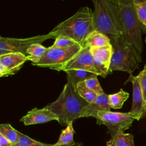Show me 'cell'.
Here are the masks:
<instances>
[{"label": "cell", "mask_w": 146, "mask_h": 146, "mask_svg": "<svg viewBox=\"0 0 146 146\" xmlns=\"http://www.w3.org/2000/svg\"><path fill=\"white\" fill-rule=\"evenodd\" d=\"M88 104L79 95L76 90L67 83L58 98L45 107L56 115L59 118L58 123L62 126H65L70 121L82 117L83 109Z\"/></svg>", "instance_id": "6da1fadb"}, {"label": "cell", "mask_w": 146, "mask_h": 146, "mask_svg": "<svg viewBox=\"0 0 146 146\" xmlns=\"http://www.w3.org/2000/svg\"><path fill=\"white\" fill-rule=\"evenodd\" d=\"M94 30V11L88 6H84L49 33L55 38L60 35L68 36L83 47L86 38Z\"/></svg>", "instance_id": "7a4b0ae2"}, {"label": "cell", "mask_w": 146, "mask_h": 146, "mask_svg": "<svg viewBox=\"0 0 146 146\" xmlns=\"http://www.w3.org/2000/svg\"><path fill=\"white\" fill-rule=\"evenodd\" d=\"M94 30L107 36L110 40L123 35L116 0H93Z\"/></svg>", "instance_id": "3957f363"}, {"label": "cell", "mask_w": 146, "mask_h": 146, "mask_svg": "<svg viewBox=\"0 0 146 146\" xmlns=\"http://www.w3.org/2000/svg\"><path fill=\"white\" fill-rule=\"evenodd\" d=\"M123 31V37L141 54L143 50L142 35L145 26L139 20L133 0H116Z\"/></svg>", "instance_id": "277c9868"}, {"label": "cell", "mask_w": 146, "mask_h": 146, "mask_svg": "<svg viewBox=\"0 0 146 146\" xmlns=\"http://www.w3.org/2000/svg\"><path fill=\"white\" fill-rule=\"evenodd\" d=\"M111 43L113 54L108 74H112L114 71H121L132 75L140 67L142 62L141 54L123 36L111 40Z\"/></svg>", "instance_id": "5b68a950"}, {"label": "cell", "mask_w": 146, "mask_h": 146, "mask_svg": "<svg viewBox=\"0 0 146 146\" xmlns=\"http://www.w3.org/2000/svg\"><path fill=\"white\" fill-rule=\"evenodd\" d=\"M83 47L79 44L67 48L48 47L47 52L33 65L48 68L55 71H63L67 64L82 50Z\"/></svg>", "instance_id": "8992f818"}, {"label": "cell", "mask_w": 146, "mask_h": 146, "mask_svg": "<svg viewBox=\"0 0 146 146\" xmlns=\"http://www.w3.org/2000/svg\"><path fill=\"white\" fill-rule=\"evenodd\" d=\"M98 125H105L111 137L129 129L135 119L129 112L99 111L96 117Z\"/></svg>", "instance_id": "52a82bcc"}, {"label": "cell", "mask_w": 146, "mask_h": 146, "mask_svg": "<svg viewBox=\"0 0 146 146\" xmlns=\"http://www.w3.org/2000/svg\"><path fill=\"white\" fill-rule=\"evenodd\" d=\"M55 38L50 33L26 38H15L1 36L0 55L10 52H18L27 56V50L31 44L34 43L41 44L47 39Z\"/></svg>", "instance_id": "ba28073f"}, {"label": "cell", "mask_w": 146, "mask_h": 146, "mask_svg": "<svg viewBox=\"0 0 146 146\" xmlns=\"http://www.w3.org/2000/svg\"><path fill=\"white\" fill-rule=\"evenodd\" d=\"M28 60L27 56L18 52H10L0 55V77L15 74Z\"/></svg>", "instance_id": "9c48e42d"}, {"label": "cell", "mask_w": 146, "mask_h": 146, "mask_svg": "<svg viewBox=\"0 0 146 146\" xmlns=\"http://www.w3.org/2000/svg\"><path fill=\"white\" fill-rule=\"evenodd\" d=\"M130 82L132 84V103L129 113L135 120H139L146 113V102L143 97L137 76L130 75L124 84Z\"/></svg>", "instance_id": "30bf717a"}, {"label": "cell", "mask_w": 146, "mask_h": 146, "mask_svg": "<svg viewBox=\"0 0 146 146\" xmlns=\"http://www.w3.org/2000/svg\"><path fill=\"white\" fill-rule=\"evenodd\" d=\"M82 70L99 75L95 66L91 47L83 46L82 50L67 64L63 71L68 70Z\"/></svg>", "instance_id": "8fae6325"}, {"label": "cell", "mask_w": 146, "mask_h": 146, "mask_svg": "<svg viewBox=\"0 0 146 146\" xmlns=\"http://www.w3.org/2000/svg\"><path fill=\"white\" fill-rule=\"evenodd\" d=\"M95 66L99 75L103 78L108 75L111 58L113 54L112 44L101 47L91 48Z\"/></svg>", "instance_id": "7c38bea8"}, {"label": "cell", "mask_w": 146, "mask_h": 146, "mask_svg": "<svg viewBox=\"0 0 146 146\" xmlns=\"http://www.w3.org/2000/svg\"><path fill=\"white\" fill-rule=\"evenodd\" d=\"M52 120L58 121L59 118L56 115L45 107L40 109L34 108L20 119V121L23 122L25 125L42 124Z\"/></svg>", "instance_id": "4fadbf2b"}, {"label": "cell", "mask_w": 146, "mask_h": 146, "mask_svg": "<svg viewBox=\"0 0 146 146\" xmlns=\"http://www.w3.org/2000/svg\"><path fill=\"white\" fill-rule=\"evenodd\" d=\"M111 107L108 103V95L103 93L98 95L96 99L92 103H88L83 109L82 117H96L99 111H110Z\"/></svg>", "instance_id": "5bb4252c"}, {"label": "cell", "mask_w": 146, "mask_h": 146, "mask_svg": "<svg viewBox=\"0 0 146 146\" xmlns=\"http://www.w3.org/2000/svg\"><path fill=\"white\" fill-rule=\"evenodd\" d=\"M110 39L102 33L94 30L86 38L83 46H88L91 48H98L111 44Z\"/></svg>", "instance_id": "9a60e30c"}, {"label": "cell", "mask_w": 146, "mask_h": 146, "mask_svg": "<svg viewBox=\"0 0 146 146\" xmlns=\"http://www.w3.org/2000/svg\"><path fill=\"white\" fill-rule=\"evenodd\" d=\"M67 74V79L70 83L76 90L77 84L86 80L93 77H97L98 75L92 72L82 70H68L64 71Z\"/></svg>", "instance_id": "2e32d148"}, {"label": "cell", "mask_w": 146, "mask_h": 146, "mask_svg": "<svg viewBox=\"0 0 146 146\" xmlns=\"http://www.w3.org/2000/svg\"><path fill=\"white\" fill-rule=\"evenodd\" d=\"M72 124L73 121H70L66 125V128L62 131L58 140L54 144V146L69 145L75 143L74 140L75 130Z\"/></svg>", "instance_id": "e0dca14e"}, {"label": "cell", "mask_w": 146, "mask_h": 146, "mask_svg": "<svg viewBox=\"0 0 146 146\" xmlns=\"http://www.w3.org/2000/svg\"><path fill=\"white\" fill-rule=\"evenodd\" d=\"M48 50V47H46L40 43H34L31 44L27 50V59L30 60L31 63H35L44 55Z\"/></svg>", "instance_id": "ac0fdd59"}, {"label": "cell", "mask_w": 146, "mask_h": 146, "mask_svg": "<svg viewBox=\"0 0 146 146\" xmlns=\"http://www.w3.org/2000/svg\"><path fill=\"white\" fill-rule=\"evenodd\" d=\"M129 94L123 89L115 94L108 95V103L111 108L120 109L129 98Z\"/></svg>", "instance_id": "d6986e66"}, {"label": "cell", "mask_w": 146, "mask_h": 146, "mask_svg": "<svg viewBox=\"0 0 146 146\" xmlns=\"http://www.w3.org/2000/svg\"><path fill=\"white\" fill-rule=\"evenodd\" d=\"M76 91L79 95L88 103L93 102L98 96V95L88 88L84 82H80L77 84Z\"/></svg>", "instance_id": "ffe728a7"}, {"label": "cell", "mask_w": 146, "mask_h": 146, "mask_svg": "<svg viewBox=\"0 0 146 146\" xmlns=\"http://www.w3.org/2000/svg\"><path fill=\"white\" fill-rule=\"evenodd\" d=\"M18 131L14 128L10 124H1L0 125V134L2 135L13 145H15L18 141Z\"/></svg>", "instance_id": "44dd1931"}, {"label": "cell", "mask_w": 146, "mask_h": 146, "mask_svg": "<svg viewBox=\"0 0 146 146\" xmlns=\"http://www.w3.org/2000/svg\"><path fill=\"white\" fill-rule=\"evenodd\" d=\"M17 133L18 135V141L14 146H54V144L43 143L36 141L18 131Z\"/></svg>", "instance_id": "7402d4cb"}, {"label": "cell", "mask_w": 146, "mask_h": 146, "mask_svg": "<svg viewBox=\"0 0 146 146\" xmlns=\"http://www.w3.org/2000/svg\"><path fill=\"white\" fill-rule=\"evenodd\" d=\"M133 135L131 133H119L111 139L114 141L116 146H135Z\"/></svg>", "instance_id": "603a6c76"}, {"label": "cell", "mask_w": 146, "mask_h": 146, "mask_svg": "<svg viewBox=\"0 0 146 146\" xmlns=\"http://www.w3.org/2000/svg\"><path fill=\"white\" fill-rule=\"evenodd\" d=\"M77 44H79L72 38L67 36L60 35L56 37L53 44L50 47L52 48H62L69 47L77 45Z\"/></svg>", "instance_id": "cb8c5ba5"}, {"label": "cell", "mask_w": 146, "mask_h": 146, "mask_svg": "<svg viewBox=\"0 0 146 146\" xmlns=\"http://www.w3.org/2000/svg\"><path fill=\"white\" fill-rule=\"evenodd\" d=\"M137 17L140 22L146 25V0H133Z\"/></svg>", "instance_id": "d4e9b609"}, {"label": "cell", "mask_w": 146, "mask_h": 146, "mask_svg": "<svg viewBox=\"0 0 146 146\" xmlns=\"http://www.w3.org/2000/svg\"><path fill=\"white\" fill-rule=\"evenodd\" d=\"M84 83L88 88H90L98 95L104 93L97 77H93L88 79L84 81Z\"/></svg>", "instance_id": "484cf974"}, {"label": "cell", "mask_w": 146, "mask_h": 146, "mask_svg": "<svg viewBox=\"0 0 146 146\" xmlns=\"http://www.w3.org/2000/svg\"><path fill=\"white\" fill-rule=\"evenodd\" d=\"M136 76L140 84L143 97L146 102V72L143 70Z\"/></svg>", "instance_id": "4316f807"}, {"label": "cell", "mask_w": 146, "mask_h": 146, "mask_svg": "<svg viewBox=\"0 0 146 146\" xmlns=\"http://www.w3.org/2000/svg\"><path fill=\"white\" fill-rule=\"evenodd\" d=\"M0 146H14V145L2 135L0 134Z\"/></svg>", "instance_id": "83f0119b"}, {"label": "cell", "mask_w": 146, "mask_h": 146, "mask_svg": "<svg viewBox=\"0 0 146 146\" xmlns=\"http://www.w3.org/2000/svg\"><path fill=\"white\" fill-rule=\"evenodd\" d=\"M106 146H116L112 139H110L106 143Z\"/></svg>", "instance_id": "f1b7e54d"}, {"label": "cell", "mask_w": 146, "mask_h": 146, "mask_svg": "<svg viewBox=\"0 0 146 146\" xmlns=\"http://www.w3.org/2000/svg\"><path fill=\"white\" fill-rule=\"evenodd\" d=\"M62 146H83V144L82 143H75L72 145H62Z\"/></svg>", "instance_id": "f546056e"}, {"label": "cell", "mask_w": 146, "mask_h": 146, "mask_svg": "<svg viewBox=\"0 0 146 146\" xmlns=\"http://www.w3.org/2000/svg\"><path fill=\"white\" fill-rule=\"evenodd\" d=\"M143 70H144V71L146 72V64H145V65H144V69H143Z\"/></svg>", "instance_id": "4dcf8cb0"}, {"label": "cell", "mask_w": 146, "mask_h": 146, "mask_svg": "<svg viewBox=\"0 0 146 146\" xmlns=\"http://www.w3.org/2000/svg\"><path fill=\"white\" fill-rule=\"evenodd\" d=\"M145 42H146V38H145Z\"/></svg>", "instance_id": "1f68e13d"}, {"label": "cell", "mask_w": 146, "mask_h": 146, "mask_svg": "<svg viewBox=\"0 0 146 146\" xmlns=\"http://www.w3.org/2000/svg\"><path fill=\"white\" fill-rule=\"evenodd\" d=\"M145 27H146V25H145Z\"/></svg>", "instance_id": "d6a6232c"}]
</instances>
